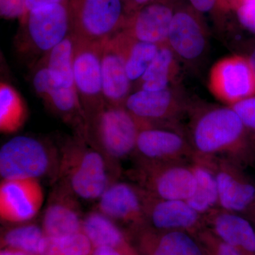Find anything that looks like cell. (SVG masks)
Listing matches in <instances>:
<instances>
[{
	"mask_svg": "<svg viewBox=\"0 0 255 255\" xmlns=\"http://www.w3.org/2000/svg\"><path fill=\"white\" fill-rule=\"evenodd\" d=\"M193 159L226 158L243 168L255 164V143L231 107H214L194 114L187 135Z\"/></svg>",
	"mask_w": 255,
	"mask_h": 255,
	"instance_id": "obj_1",
	"label": "cell"
},
{
	"mask_svg": "<svg viewBox=\"0 0 255 255\" xmlns=\"http://www.w3.org/2000/svg\"><path fill=\"white\" fill-rule=\"evenodd\" d=\"M120 169L89 145L81 134L69 140L60 149V162L55 182H59L78 198L98 201Z\"/></svg>",
	"mask_w": 255,
	"mask_h": 255,
	"instance_id": "obj_2",
	"label": "cell"
},
{
	"mask_svg": "<svg viewBox=\"0 0 255 255\" xmlns=\"http://www.w3.org/2000/svg\"><path fill=\"white\" fill-rule=\"evenodd\" d=\"M143 128L125 107L105 104L85 119L79 132L89 145L119 167L120 162L133 156L139 132Z\"/></svg>",
	"mask_w": 255,
	"mask_h": 255,
	"instance_id": "obj_3",
	"label": "cell"
},
{
	"mask_svg": "<svg viewBox=\"0 0 255 255\" xmlns=\"http://www.w3.org/2000/svg\"><path fill=\"white\" fill-rule=\"evenodd\" d=\"M60 149L31 135L10 138L0 149V175L2 179L50 177L55 182Z\"/></svg>",
	"mask_w": 255,
	"mask_h": 255,
	"instance_id": "obj_4",
	"label": "cell"
},
{
	"mask_svg": "<svg viewBox=\"0 0 255 255\" xmlns=\"http://www.w3.org/2000/svg\"><path fill=\"white\" fill-rule=\"evenodd\" d=\"M191 162L135 159V165L129 172V177L151 196L159 199L187 201L196 189L195 176Z\"/></svg>",
	"mask_w": 255,
	"mask_h": 255,
	"instance_id": "obj_5",
	"label": "cell"
},
{
	"mask_svg": "<svg viewBox=\"0 0 255 255\" xmlns=\"http://www.w3.org/2000/svg\"><path fill=\"white\" fill-rule=\"evenodd\" d=\"M72 34L75 38L104 43L123 28L126 21L122 0H69Z\"/></svg>",
	"mask_w": 255,
	"mask_h": 255,
	"instance_id": "obj_6",
	"label": "cell"
},
{
	"mask_svg": "<svg viewBox=\"0 0 255 255\" xmlns=\"http://www.w3.org/2000/svg\"><path fill=\"white\" fill-rule=\"evenodd\" d=\"M74 41V85L86 119L106 104L102 72V48L105 43H93L75 36Z\"/></svg>",
	"mask_w": 255,
	"mask_h": 255,
	"instance_id": "obj_7",
	"label": "cell"
},
{
	"mask_svg": "<svg viewBox=\"0 0 255 255\" xmlns=\"http://www.w3.org/2000/svg\"><path fill=\"white\" fill-rule=\"evenodd\" d=\"M21 23L28 47L45 55L71 33L70 1L32 10Z\"/></svg>",
	"mask_w": 255,
	"mask_h": 255,
	"instance_id": "obj_8",
	"label": "cell"
},
{
	"mask_svg": "<svg viewBox=\"0 0 255 255\" xmlns=\"http://www.w3.org/2000/svg\"><path fill=\"white\" fill-rule=\"evenodd\" d=\"M214 170L219 190V208L248 219L255 214V181L246 169L226 158L202 161Z\"/></svg>",
	"mask_w": 255,
	"mask_h": 255,
	"instance_id": "obj_9",
	"label": "cell"
},
{
	"mask_svg": "<svg viewBox=\"0 0 255 255\" xmlns=\"http://www.w3.org/2000/svg\"><path fill=\"white\" fill-rule=\"evenodd\" d=\"M209 88L230 107L255 96V73L248 57L232 55L220 60L210 72Z\"/></svg>",
	"mask_w": 255,
	"mask_h": 255,
	"instance_id": "obj_10",
	"label": "cell"
},
{
	"mask_svg": "<svg viewBox=\"0 0 255 255\" xmlns=\"http://www.w3.org/2000/svg\"><path fill=\"white\" fill-rule=\"evenodd\" d=\"M133 156L148 162H191L194 153L187 135L178 128L145 127L139 132Z\"/></svg>",
	"mask_w": 255,
	"mask_h": 255,
	"instance_id": "obj_11",
	"label": "cell"
},
{
	"mask_svg": "<svg viewBox=\"0 0 255 255\" xmlns=\"http://www.w3.org/2000/svg\"><path fill=\"white\" fill-rule=\"evenodd\" d=\"M124 107L145 127H176L185 105L174 90L159 91L138 89L128 97Z\"/></svg>",
	"mask_w": 255,
	"mask_h": 255,
	"instance_id": "obj_12",
	"label": "cell"
},
{
	"mask_svg": "<svg viewBox=\"0 0 255 255\" xmlns=\"http://www.w3.org/2000/svg\"><path fill=\"white\" fill-rule=\"evenodd\" d=\"M43 201L44 193L39 179H1L0 218L4 222L31 221L41 211Z\"/></svg>",
	"mask_w": 255,
	"mask_h": 255,
	"instance_id": "obj_13",
	"label": "cell"
},
{
	"mask_svg": "<svg viewBox=\"0 0 255 255\" xmlns=\"http://www.w3.org/2000/svg\"><path fill=\"white\" fill-rule=\"evenodd\" d=\"M114 222L141 230L147 225L143 191L134 183L115 181L98 200L97 209Z\"/></svg>",
	"mask_w": 255,
	"mask_h": 255,
	"instance_id": "obj_14",
	"label": "cell"
},
{
	"mask_svg": "<svg viewBox=\"0 0 255 255\" xmlns=\"http://www.w3.org/2000/svg\"><path fill=\"white\" fill-rule=\"evenodd\" d=\"M200 15L190 6L175 8L167 45L184 61H196L207 46V34Z\"/></svg>",
	"mask_w": 255,
	"mask_h": 255,
	"instance_id": "obj_15",
	"label": "cell"
},
{
	"mask_svg": "<svg viewBox=\"0 0 255 255\" xmlns=\"http://www.w3.org/2000/svg\"><path fill=\"white\" fill-rule=\"evenodd\" d=\"M143 191L144 210L149 227L162 231L189 232L200 229L204 216L187 201L159 199Z\"/></svg>",
	"mask_w": 255,
	"mask_h": 255,
	"instance_id": "obj_16",
	"label": "cell"
},
{
	"mask_svg": "<svg viewBox=\"0 0 255 255\" xmlns=\"http://www.w3.org/2000/svg\"><path fill=\"white\" fill-rule=\"evenodd\" d=\"M174 11L172 0H157L127 16L120 31L137 41L166 44Z\"/></svg>",
	"mask_w": 255,
	"mask_h": 255,
	"instance_id": "obj_17",
	"label": "cell"
},
{
	"mask_svg": "<svg viewBox=\"0 0 255 255\" xmlns=\"http://www.w3.org/2000/svg\"><path fill=\"white\" fill-rule=\"evenodd\" d=\"M32 86L37 95L47 106L65 122L82 128L85 123V114L80 105L75 88L58 85L48 69L39 63L32 77Z\"/></svg>",
	"mask_w": 255,
	"mask_h": 255,
	"instance_id": "obj_18",
	"label": "cell"
},
{
	"mask_svg": "<svg viewBox=\"0 0 255 255\" xmlns=\"http://www.w3.org/2000/svg\"><path fill=\"white\" fill-rule=\"evenodd\" d=\"M102 88L107 105L124 107L131 93L132 82L126 68L123 45L117 33L105 42L102 54Z\"/></svg>",
	"mask_w": 255,
	"mask_h": 255,
	"instance_id": "obj_19",
	"label": "cell"
},
{
	"mask_svg": "<svg viewBox=\"0 0 255 255\" xmlns=\"http://www.w3.org/2000/svg\"><path fill=\"white\" fill-rule=\"evenodd\" d=\"M54 187L42 220L45 236L58 237L82 232L84 216L78 198L59 182Z\"/></svg>",
	"mask_w": 255,
	"mask_h": 255,
	"instance_id": "obj_20",
	"label": "cell"
},
{
	"mask_svg": "<svg viewBox=\"0 0 255 255\" xmlns=\"http://www.w3.org/2000/svg\"><path fill=\"white\" fill-rule=\"evenodd\" d=\"M216 237L241 252L243 255H255V230L251 220L243 215L216 208L204 215Z\"/></svg>",
	"mask_w": 255,
	"mask_h": 255,
	"instance_id": "obj_21",
	"label": "cell"
},
{
	"mask_svg": "<svg viewBox=\"0 0 255 255\" xmlns=\"http://www.w3.org/2000/svg\"><path fill=\"white\" fill-rule=\"evenodd\" d=\"M142 245L148 255H206L190 234L184 231H157L146 226L142 228Z\"/></svg>",
	"mask_w": 255,
	"mask_h": 255,
	"instance_id": "obj_22",
	"label": "cell"
},
{
	"mask_svg": "<svg viewBox=\"0 0 255 255\" xmlns=\"http://www.w3.org/2000/svg\"><path fill=\"white\" fill-rule=\"evenodd\" d=\"M82 232L91 242L94 249L107 247L134 255L120 226L97 210L84 216Z\"/></svg>",
	"mask_w": 255,
	"mask_h": 255,
	"instance_id": "obj_23",
	"label": "cell"
},
{
	"mask_svg": "<svg viewBox=\"0 0 255 255\" xmlns=\"http://www.w3.org/2000/svg\"><path fill=\"white\" fill-rule=\"evenodd\" d=\"M178 71L177 56L167 43L162 45L145 73L137 82L138 89L159 91L169 88L171 82L177 76Z\"/></svg>",
	"mask_w": 255,
	"mask_h": 255,
	"instance_id": "obj_24",
	"label": "cell"
},
{
	"mask_svg": "<svg viewBox=\"0 0 255 255\" xmlns=\"http://www.w3.org/2000/svg\"><path fill=\"white\" fill-rule=\"evenodd\" d=\"M191 167L196 179V189L187 201L199 214L204 216L219 208V190L214 170L206 162L192 159Z\"/></svg>",
	"mask_w": 255,
	"mask_h": 255,
	"instance_id": "obj_25",
	"label": "cell"
},
{
	"mask_svg": "<svg viewBox=\"0 0 255 255\" xmlns=\"http://www.w3.org/2000/svg\"><path fill=\"white\" fill-rule=\"evenodd\" d=\"M74 49L75 41L72 33L43 57L40 63L48 69L58 85L68 88L74 85Z\"/></svg>",
	"mask_w": 255,
	"mask_h": 255,
	"instance_id": "obj_26",
	"label": "cell"
},
{
	"mask_svg": "<svg viewBox=\"0 0 255 255\" xmlns=\"http://www.w3.org/2000/svg\"><path fill=\"white\" fill-rule=\"evenodd\" d=\"M119 33L123 45L128 76L132 83L137 82L157 55L160 46L137 41L122 31Z\"/></svg>",
	"mask_w": 255,
	"mask_h": 255,
	"instance_id": "obj_27",
	"label": "cell"
},
{
	"mask_svg": "<svg viewBox=\"0 0 255 255\" xmlns=\"http://www.w3.org/2000/svg\"><path fill=\"white\" fill-rule=\"evenodd\" d=\"M26 118V107L15 91L7 84L0 87V130L4 133L17 131Z\"/></svg>",
	"mask_w": 255,
	"mask_h": 255,
	"instance_id": "obj_28",
	"label": "cell"
},
{
	"mask_svg": "<svg viewBox=\"0 0 255 255\" xmlns=\"http://www.w3.org/2000/svg\"><path fill=\"white\" fill-rule=\"evenodd\" d=\"M93 251L91 242L80 232L58 237L45 236L38 255H92Z\"/></svg>",
	"mask_w": 255,
	"mask_h": 255,
	"instance_id": "obj_29",
	"label": "cell"
},
{
	"mask_svg": "<svg viewBox=\"0 0 255 255\" xmlns=\"http://www.w3.org/2000/svg\"><path fill=\"white\" fill-rule=\"evenodd\" d=\"M44 237L42 227L33 223H26L9 228L4 232L1 238V245L4 248L38 255L40 244Z\"/></svg>",
	"mask_w": 255,
	"mask_h": 255,
	"instance_id": "obj_30",
	"label": "cell"
},
{
	"mask_svg": "<svg viewBox=\"0 0 255 255\" xmlns=\"http://www.w3.org/2000/svg\"><path fill=\"white\" fill-rule=\"evenodd\" d=\"M219 9L233 11L240 24L255 35V0H221Z\"/></svg>",
	"mask_w": 255,
	"mask_h": 255,
	"instance_id": "obj_31",
	"label": "cell"
},
{
	"mask_svg": "<svg viewBox=\"0 0 255 255\" xmlns=\"http://www.w3.org/2000/svg\"><path fill=\"white\" fill-rule=\"evenodd\" d=\"M231 107L239 116L255 143V96L242 100Z\"/></svg>",
	"mask_w": 255,
	"mask_h": 255,
	"instance_id": "obj_32",
	"label": "cell"
},
{
	"mask_svg": "<svg viewBox=\"0 0 255 255\" xmlns=\"http://www.w3.org/2000/svg\"><path fill=\"white\" fill-rule=\"evenodd\" d=\"M0 15L6 19L21 21L26 15L25 0H0Z\"/></svg>",
	"mask_w": 255,
	"mask_h": 255,
	"instance_id": "obj_33",
	"label": "cell"
},
{
	"mask_svg": "<svg viewBox=\"0 0 255 255\" xmlns=\"http://www.w3.org/2000/svg\"><path fill=\"white\" fill-rule=\"evenodd\" d=\"M190 6L199 14H205L219 9L221 0H188Z\"/></svg>",
	"mask_w": 255,
	"mask_h": 255,
	"instance_id": "obj_34",
	"label": "cell"
},
{
	"mask_svg": "<svg viewBox=\"0 0 255 255\" xmlns=\"http://www.w3.org/2000/svg\"><path fill=\"white\" fill-rule=\"evenodd\" d=\"M218 239L219 241L216 242L213 248L214 255H243L241 252L237 248L224 243L219 238Z\"/></svg>",
	"mask_w": 255,
	"mask_h": 255,
	"instance_id": "obj_35",
	"label": "cell"
},
{
	"mask_svg": "<svg viewBox=\"0 0 255 255\" xmlns=\"http://www.w3.org/2000/svg\"><path fill=\"white\" fill-rule=\"evenodd\" d=\"M126 16L133 14L146 5L151 4L157 0H122Z\"/></svg>",
	"mask_w": 255,
	"mask_h": 255,
	"instance_id": "obj_36",
	"label": "cell"
},
{
	"mask_svg": "<svg viewBox=\"0 0 255 255\" xmlns=\"http://www.w3.org/2000/svg\"><path fill=\"white\" fill-rule=\"evenodd\" d=\"M63 1L65 0H25L26 14L32 10L48 6V5L59 4V3L63 2Z\"/></svg>",
	"mask_w": 255,
	"mask_h": 255,
	"instance_id": "obj_37",
	"label": "cell"
},
{
	"mask_svg": "<svg viewBox=\"0 0 255 255\" xmlns=\"http://www.w3.org/2000/svg\"><path fill=\"white\" fill-rule=\"evenodd\" d=\"M92 255H128L114 248L102 247V248H95L94 249Z\"/></svg>",
	"mask_w": 255,
	"mask_h": 255,
	"instance_id": "obj_38",
	"label": "cell"
},
{
	"mask_svg": "<svg viewBox=\"0 0 255 255\" xmlns=\"http://www.w3.org/2000/svg\"><path fill=\"white\" fill-rule=\"evenodd\" d=\"M0 255H37L32 254V253H27L20 250L12 249V248H4L0 252Z\"/></svg>",
	"mask_w": 255,
	"mask_h": 255,
	"instance_id": "obj_39",
	"label": "cell"
},
{
	"mask_svg": "<svg viewBox=\"0 0 255 255\" xmlns=\"http://www.w3.org/2000/svg\"><path fill=\"white\" fill-rule=\"evenodd\" d=\"M249 58L250 62H251L252 66H253V70H254L255 73V45L253 47V50H252L251 54L249 56H248Z\"/></svg>",
	"mask_w": 255,
	"mask_h": 255,
	"instance_id": "obj_40",
	"label": "cell"
},
{
	"mask_svg": "<svg viewBox=\"0 0 255 255\" xmlns=\"http://www.w3.org/2000/svg\"><path fill=\"white\" fill-rule=\"evenodd\" d=\"M249 219L251 220V222L253 223V226H254L255 230V214H253L251 217L249 218Z\"/></svg>",
	"mask_w": 255,
	"mask_h": 255,
	"instance_id": "obj_41",
	"label": "cell"
}]
</instances>
